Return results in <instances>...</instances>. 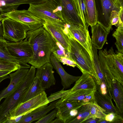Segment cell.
<instances>
[{"mask_svg": "<svg viewBox=\"0 0 123 123\" xmlns=\"http://www.w3.org/2000/svg\"><path fill=\"white\" fill-rule=\"evenodd\" d=\"M26 37L30 43L33 56L29 64L35 68L50 62V57L56 41L52 36L42 26L27 31Z\"/></svg>", "mask_w": 123, "mask_h": 123, "instance_id": "obj_1", "label": "cell"}, {"mask_svg": "<svg viewBox=\"0 0 123 123\" xmlns=\"http://www.w3.org/2000/svg\"><path fill=\"white\" fill-rule=\"evenodd\" d=\"M35 73L36 68L31 66L20 85L0 105V123H3L10 111L20 103L29 89Z\"/></svg>", "mask_w": 123, "mask_h": 123, "instance_id": "obj_2", "label": "cell"}, {"mask_svg": "<svg viewBox=\"0 0 123 123\" xmlns=\"http://www.w3.org/2000/svg\"><path fill=\"white\" fill-rule=\"evenodd\" d=\"M70 43V55L72 60L82 74H88L93 78L96 86H99L101 82L97 74L94 64L86 49L74 38L68 37Z\"/></svg>", "mask_w": 123, "mask_h": 123, "instance_id": "obj_3", "label": "cell"}, {"mask_svg": "<svg viewBox=\"0 0 123 123\" xmlns=\"http://www.w3.org/2000/svg\"><path fill=\"white\" fill-rule=\"evenodd\" d=\"M29 5L28 10L41 20L49 21L63 26L65 25L61 6L52 0H47L38 4Z\"/></svg>", "mask_w": 123, "mask_h": 123, "instance_id": "obj_4", "label": "cell"}, {"mask_svg": "<svg viewBox=\"0 0 123 123\" xmlns=\"http://www.w3.org/2000/svg\"><path fill=\"white\" fill-rule=\"evenodd\" d=\"M6 48L11 55L19 61L25 68H30L28 64L33 56L31 45L27 37L18 42L6 41Z\"/></svg>", "mask_w": 123, "mask_h": 123, "instance_id": "obj_5", "label": "cell"}, {"mask_svg": "<svg viewBox=\"0 0 123 123\" xmlns=\"http://www.w3.org/2000/svg\"><path fill=\"white\" fill-rule=\"evenodd\" d=\"M1 21L5 39L18 42L26 38L27 31L21 23L7 17Z\"/></svg>", "mask_w": 123, "mask_h": 123, "instance_id": "obj_6", "label": "cell"}, {"mask_svg": "<svg viewBox=\"0 0 123 123\" xmlns=\"http://www.w3.org/2000/svg\"><path fill=\"white\" fill-rule=\"evenodd\" d=\"M97 23L109 33L112 27L110 16L112 11L119 12L120 9L111 0H95Z\"/></svg>", "mask_w": 123, "mask_h": 123, "instance_id": "obj_7", "label": "cell"}, {"mask_svg": "<svg viewBox=\"0 0 123 123\" xmlns=\"http://www.w3.org/2000/svg\"><path fill=\"white\" fill-rule=\"evenodd\" d=\"M49 103L47 94L44 91L37 96L17 105L10 111L7 117L13 118L23 116Z\"/></svg>", "mask_w": 123, "mask_h": 123, "instance_id": "obj_8", "label": "cell"}, {"mask_svg": "<svg viewBox=\"0 0 123 123\" xmlns=\"http://www.w3.org/2000/svg\"><path fill=\"white\" fill-rule=\"evenodd\" d=\"M105 60L114 78L123 85V53L115 52L112 47L103 50Z\"/></svg>", "mask_w": 123, "mask_h": 123, "instance_id": "obj_9", "label": "cell"}, {"mask_svg": "<svg viewBox=\"0 0 123 123\" xmlns=\"http://www.w3.org/2000/svg\"><path fill=\"white\" fill-rule=\"evenodd\" d=\"M4 16L21 23L27 31L36 29L42 26L43 20L36 16L28 10H16L4 13Z\"/></svg>", "mask_w": 123, "mask_h": 123, "instance_id": "obj_10", "label": "cell"}, {"mask_svg": "<svg viewBox=\"0 0 123 123\" xmlns=\"http://www.w3.org/2000/svg\"><path fill=\"white\" fill-rule=\"evenodd\" d=\"M67 27L72 38L78 41L86 49L94 63L92 43L88 30L80 25L66 23Z\"/></svg>", "mask_w": 123, "mask_h": 123, "instance_id": "obj_11", "label": "cell"}, {"mask_svg": "<svg viewBox=\"0 0 123 123\" xmlns=\"http://www.w3.org/2000/svg\"><path fill=\"white\" fill-rule=\"evenodd\" d=\"M42 26L68 52L70 53V43L66 34V24L63 26L48 20H43Z\"/></svg>", "mask_w": 123, "mask_h": 123, "instance_id": "obj_12", "label": "cell"}, {"mask_svg": "<svg viewBox=\"0 0 123 123\" xmlns=\"http://www.w3.org/2000/svg\"><path fill=\"white\" fill-rule=\"evenodd\" d=\"M62 8L61 12L65 22L83 26L76 11L73 0H59Z\"/></svg>", "mask_w": 123, "mask_h": 123, "instance_id": "obj_13", "label": "cell"}, {"mask_svg": "<svg viewBox=\"0 0 123 123\" xmlns=\"http://www.w3.org/2000/svg\"><path fill=\"white\" fill-rule=\"evenodd\" d=\"M53 67L50 62L46 63L37 68L35 76L39 80L42 86L44 89H48L55 84L54 76Z\"/></svg>", "mask_w": 123, "mask_h": 123, "instance_id": "obj_14", "label": "cell"}, {"mask_svg": "<svg viewBox=\"0 0 123 123\" xmlns=\"http://www.w3.org/2000/svg\"><path fill=\"white\" fill-rule=\"evenodd\" d=\"M29 69L26 68L18 69L14 73H10V80L8 86L0 93V102L13 92L20 85L27 74Z\"/></svg>", "mask_w": 123, "mask_h": 123, "instance_id": "obj_15", "label": "cell"}, {"mask_svg": "<svg viewBox=\"0 0 123 123\" xmlns=\"http://www.w3.org/2000/svg\"><path fill=\"white\" fill-rule=\"evenodd\" d=\"M58 100L53 101L49 106L48 104H46L24 115L18 123H31L35 121L40 120L50 111L56 108L57 103Z\"/></svg>", "mask_w": 123, "mask_h": 123, "instance_id": "obj_16", "label": "cell"}, {"mask_svg": "<svg viewBox=\"0 0 123 123\" xmlns=\"http://www.w3.org/2000/svg\"><path fill=\"white\" fill-rule=\"evenodd\" d=\"M50 62L59 75L62 84L65 89L69 88L72 84L75 82L80 77L73 76L67 72L61 65L60 62L55 58L52 53L50 57Z\"/></svg>", "mask_w": 123, "mask_h": 123, "instance_id": "obj_17", "label": "cell"}, {"mask_svg": "<svg viewBox=\"0 0 123 123\" xmlns=\"http://www.w3.org/2000/svg\"><path fill=\"white\" fill-rule=\"evenodd\" d=\"M96 90H80L69 92L61 99L68 101L83 102L86 104L94 102V93Z\"/></svg>", "mask_w": 123, "mask_h": 123, "instance_id": "obj_18", "label": "cell"}, {"mask_svg": "<svg viewBox=\"0 0 123 123\" xmlns=\"http://www.w3.org/2000/svg\"><path fill=\"white\" fill-rule=\"evenodd\" d=\"M92 33L91 41L92 44L97 49H102L106 42L109 34L102 26L97 23L91 27Z\"/></svg>", "mask_w": 123, "mask_h": 123, "instance_id": "obj_19", "label": "cell"}, {"mask_svg": "<svg viewBox=\"0 0 123 123\" xmlns=\"http://www.w3.org/2000/svg\"><path fill=\"white\" fill-rule=\"evenodd\" d=\"M94 96L95 101L104 110L106 114L112 113L116 115H121V113L113 105L112 98L109 96L103 95L96 90L94 92Z\"/></svg>", "mask_w": 123, "mask_h": 123, "instance_id": "obj_20", "label": "cell"}, {"mask_svg": "<svg viewBox=\"0 0 123 123\" xmlns=\"http://www.w3.org/2000/svg\"><path fill=\"white\" fill-rule=\"evenodd\" d=\"M47 0H0V8L4 13L17 10L21 4H37Z\"/></svg>", "mask_w": 123, "mask_h": 123, "instance_id": "obj_21", "label": "cell"}, {"mask_svg": "<svg viewBox=\"0 0 123 123\" xmlns=\"http://www.w3.org/2000/svg\"><path fill=\"white\" fill-rule=\"evenodd\" d=\"M110 91L116 107L121 113L123 112V85L116 80L113 79Z\"/></svg>", "mask_w": 123, "mask_h": 123, "instance_id": "obj_22", "label": "cell"}, {"mask_svg": "<svg viewBox=\"0 0 123 123\" xmlns=\"http://www.w3.org/2000/svg\"><path fill=\"white\" fill-rule=\"evenodd\" d=\"M85 90H97L96 83L93 78L88 74H82L70 92Z\"/></svg>", "mask_w": 123, "mask_h": 123, "instance_id": "obj_23", "label": "cell"}, {"mask_svg": "<svg viewBox=\"0 0 123 123\" xmlns=\"http://www.w3.org/2000/svg\"><path fill=\"white\" fill-rule=\"evenodd\" d=\"M45 90L42 86L38 79L35 76L28 91L19 104L37 96Z\"/></svg>", "mask_w": 123, "mask_h": 123, "instance_id": "obj_24", "label": "cell"}, {"mask_svg": "<svg viewBox=\"0 0 123 123\" xmlns=\"http://www.w3.org/2000/svg\"><path fill=\"white\" fill-rule=\"evenodd\" d=\"M86 104L83 102L68 101L61 98L57 103L56 115L74 109H77Z\"/></svg>", "mask_w": 123, "mask_h": 123, "instance_id": "obj_25", "label": "cell"}, {"mask_svg": "<svg viewBox=\"0 0 123 123\" xmlns=\"http://www.w3.org/2000/svg\"><path fill=\"white\" fill-rule=\"evenodd\" d=\"M87 17V28L97 23V14L95 0H84Z\"/></svg>", "mask_w": 123, "mask_h": 123, "instance_id": "obj_26", "label": "cell"}, {"mask_svg": "<svg viewBox=\"0 0 123 123\" xmlns=\"http://www.w3.org/2000/svg\"><path fill=\"white\" fill-rule=\"evenodd\" d=\"M98 56L102 72L110 90L112 80L115 78L106 62L102 50L99 51Z\"/></svg>", "mask_w": 123, "mask_h": 123, "instance_id": "obj_27", "label": "cell"}, {"mask_svg": "<svg viewBox=\"0 0 123 123\" xmlns=\"http://www.w3.org/2000/svg\"><path fill=\"white\" fill-rule=\"evenodd\" d=\"M6 41L0 38V61L13 63L20 66L21 68H25L21 62L11 55L6 48Z\"/></svg>", "mask_w": 123, "mask_h": 123, "instance_id": "obj_28", "label": "cell"}, {"mask_svg": "<svg viewBox=\"0 0 123 123\" xmlns=\"http://www.w3.org/2000/svg\"><path fill=\"white\" fill-rule=\"evenodd\" d=\"M90 103L83 105L78 109L77 115L65 123H81L89 118L90 115Z\"/></svg>", "mask_w": 123, "mask_h": 123, "instance_id": "obj_29", "label": "cell"}, {"mask_svg": "<svg viewBox=\"0 0 123 123\" xmlns=\"http://www.w3.org/2000/svg\"><path fill=\"white\" fill-rule=\"evenodd\" d=\"M78 14L83 24L84 27L88 30L87 17L84 0H73Z\"/></svg>", "mask_w": 123, "mask_h": 123, "instance_id": "obj_30", "label": "cell"}, {"mask_svg": "<svg viewBox=\"0 0 123 123\" xmlns=\"http://www.w3.org/2000/svg\"><path fill=\"white\" fill-rule=\"evenodd\" d=\"M92 47L93 56L94 62L97 74L100 81L101 83L105 84L107 87V91L108 92H110V89L108 87L101 68L98 56L97 54V49L92 44Z\"/></svg>", "mask_w": 123, "mask_h": 123, "instance_id": "obj_31", "label": "cell"}, {"mask_svg": "<svg viewBox=\"0 0 123 123\" xmlns=\"http://www.w3.org/2000/svg\"><path fill=\"white\" fill-rule=\"evenodd\" d=\"M112 36L116 39L115 44L118 52L123 53V25H119Z\"/></svg>", "mask_w": 123, "mask_h": 123, "instance_id": "obj_32", "label": "cell"}, {"mask_svg": "<svg viewBox=\"0 0 123 123\" xmlns=\"http://www.w3.org/2000/svg\"><path fill=\"white\" fill-rule=\"evenodd\" d=\"M90 114L89 118L94 117L105 119L107 114L105 113L104 110L97 104L95 101L90 103Z\"/></svg>", "mask_w": 123, "mask_h": 123, "instance_id": "obj_33", "label": "cell"}, {"mask_svg": "<svg viewBox=\"0 0 123 123\" xmlns=\"http://www.w3.org/2000/svg\"><path fill=\"white\" fill-rule=\"evenodd\" d=\"M21 68V67L13 63L6 61H0V71H9L12 72Z\"/></svg>", "mask_w": 123, "mask_h": 123, "instance_id": "obj_34", "label": "cell"}, {"mask_svg": "<svg viewBox=\"0 0 123 123\" xmlns=\"http://www.w3.org/2000/svg\"><path fill=\"white\" fill-rule=\"evenodd\" d=\"M78 109H73L56 115V117L60 118L64 123H65L67 121L72 119L77 115L78 112Z\"/></svg>", "mask_w": 123, "mask_h": 123, "instance_id": "obj_35", "label": "cell"}, {"mask_svg": "<svg viewBox=\"0 0 123 123\" xmlns=\"http://www.w3.org/2000/svg\"><path fill=\"white\" fill-rule=\"evenodd\" d=\"M70 90V89L67 90H65L63 88L59 91L51 94L49 97H47L49 103L53 102L65 96L68 93Z\"/></svg>", "mask_w": 123, "mask_h": 123, "instance_id": "obj_36", "label": "cell"}, {"mask_svg": "<svg viewBox=\"0 0 123 123\" xmlns=\"http://www.w3.org/2000/svg\"><path fill=\"white\" fill-rule=\"evenodd\" d=\"M57 109L56 108L49 113L36 122V123H51L56 117Z\"/></svg>", "mask_w": 123, "mask_h": 123, "instance_id": "obj_37", "label": "cell"}, {"mask_svg": "<svg viewBox=\"0 0 123 123\" xmlns=\"http://www.w3.org/2000/svg\"><path fill=\"white\" fill-rule=\"evenodd\" d=\"M105 119L110 123H123V118L121 115H116L112 113L107 114Z\"/></svg>", "mask_w": 123, "mask_h": 123, "instance_id": "obj_38", "label": "cell"}, {"mask_svg": "<svg viewBox=\"0 0 123 123\" xmlns=\"http://www.w3.org/2000/svg\"><path fill=\"white\" fill-rule=\"evenodd\" d=\"M119 15L118 12L112 11L110 16V22L112 26L114 25L117 27L119 24Z\"/></svg>", "mask_w": 123, "mask_h": 123, "instance_id": "obj_39", "label": "cell"}, {"mask_svg": "<svg viewBox=\"0 0 123 123\" xmlns=\"http://www.w3.org/2000/svg\"><path fill=\"white\" fill-rule=\"evenodd\" d=\"M23 116H20L12 118L10 117H7L3 123H18L20 120Z\"/></svg>", "mask_w": 123, "mask_h": 123, "instance_id": "obj_40", "label": "cell"}, {"mask_svg": "<svg viewBox=\"0 0 123 123\" xmlns=\"http://www.w3.org/2000/svg\"><path fill=\"white\" fill-rule=\"evenodd\" d=\"M99 119L96 117H92L85 120L83 123H98Z\"/></svg>", "mask_w": 123, "mask_h": 123, "instance_id": "obj_41", "label": "cell"}, {"mask_svg": "<svg viewBox=\"0 0 123 123\" xmlns=\"http://www.w3.org/2000/svg\"><path fill=\"white\" fill-rule=\"evenodd\" d=\"M12 72L11 71H0V77L7 75Z\"/></svg>", "mask_w": 123, "mask_h": 123, "instance_id": "obj_42", "label": "cell"}, {"mask_svg": "<svg viewBox=\"0 0 123 123\" xmlns=\"http://www.w3.org/2000/svg\"><path fill=\"white\" fill-rule=\"evenodd\" d=\"M0 21V38L4 39V38L3 32L1 25V23H0V21Z\"/></svg>", "mask_w": 123, "mask_h": 123, "instance_id": "obj_43", "label": "cell"}, {"mask_svg": "<svg viewBox=\"0 0 123 123\" xmlns=\"http://www.w3.org/2000/svg\"><path fill=\"white\" fill-rule=\"evenodd\" d=\"M63 122L60 118H57L54 120L52 121L51 123H63Z\"/></svg>", "mask_w": 123, "mask_h": 123, "instance_id": "obj_44", "label": "cell"}, {"mask_svg": "<svg viewBox=\"0 0 123 123\" xmlns=\"http://www.w3.org/2000/svg\"><path fill=\"white\" fill-rule=\"evenodd\" d=\"M98 123H110L105 119L100 118Z\"/></svg>", "mask_w": 123, "mask_h": 123, "instance_id": "obj_45", "label": "cell"}, {"mask_svg": "<svg viewBox=\"0 0 123 123\" xmlns=\"http://www.w3.org/2000/svg\"><path fill=\"white\" fill-rule=\"evenodd\" d=\"M9 75H8L0 77V83L3 80L7 78H10Z\"/></svg>", "mask_w": 123, "mask_h": 123, "instance_id": "obj_46", "label": "cell"}, {"mask_svg": "<svg viewBox=\"0 0 123 123\" xmlns=\"http://www.w3.org/2000/svg\"><path fill=\"white\" fill-rule=\"evenodd\" d=\"M4 13L3 12L0 8V17H2L3 16H4Z\"/></svg>", "mask_w": 123, "mask_h": 123, "instance_id": "obj_47", "label": "cell"}, {"mask_svg": "<svg viewBox=\"0 0 123 123\" xmlns=\"http://www.w3.org/2000/svg\"><path fill=\"white\" fill-rule=\"evenodd\" d=\"M54 1L55 2L57 3L58 5H60V3L59 2V0H52Z\"/></svg>", "mask_w": 123, "mask_h": 123, "instance_id": "obj_48", "label": "cell"}, {"mask_svg": "<svg viewBox=\"0 0 123 123\" xmlns=\"http://www.w3.org/2000/svg\"><path fill=\"white\" fill-rule=\"evenodd\" d=\"M115 3V2L117 1V0H111Z\"/></svg>", "mask_w": 123, "mask_h": 123, "instance_id": "obj_49", "label": "cell"}, {"mask_svg": "<svg viewBox=\"0 0 123 123\" xmlns=\"http://www.w3.org/2000/svg\"><path fill=\"white\" fill-rule=\"evenodd\" d=\"M3 17H0V21H1L3 19Z\"/></svg>", "mask_w": 123, "mask_h": 123, "instance_id": "obj_50", "label": "cell"}]
</instances>
